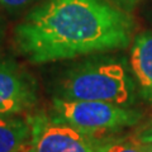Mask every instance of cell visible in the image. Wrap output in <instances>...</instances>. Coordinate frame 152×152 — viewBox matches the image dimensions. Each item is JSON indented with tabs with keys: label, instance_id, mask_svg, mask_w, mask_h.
Wrapping results in <instances>:
<instances>
[{
	"label": "cell",
	"instance_id": "4",
	"mask_svg": "<svg viewBox=\"0 0 152 152\" xmlns=\"http://www.w3.org/2000/svg\"><path fill=\"white\" fill-rule=\"evenodd\" d=\"M31 138L24 152H102L112 137H95L79 131L57 117H28Z\"/></svg>",
	"mask_w": 152,
	"mask_h": 152
},
{
	"label": "cell",
	"instance_id": "5",
	"mask_svg": "<svg viewBox=\"0 0 152 152\" xmlns=\"http://www.w3.org/2000/svg\"><path fill=\"white\" fill-rule=\"evenodd\" d=\"M38 88L32 76L10 61H0V115H17L36 105Z\"/></svg>",
	"mask_w": 152,
	"mask_h": 152
},
{
	"label": "cell",
	"instance_id": "2",
	"mask_svg": "<svg viewBox=\"0 0 152 152\" xmlns=\"http://www.w3.org/2000/svg\"><path fill=\"white\" fill-rule=\"evenodd\" d=\"M55 98L128 107L134 99V84L122 60L96 56L72 66L61 77Z\"/></svg>",
	"mask_w": 152,
	"mask_h": 152
},
{
	"label": "cell",
	"instance_id": "8",
	"mask_svg": "<svg viewBox=\"0 0 152 152\" xmlns=\"http://www.w3.org/2000/svg\"><path fill=\"white\" fill-rule=\"evenodd\" d=\"M102 152H146V148L138 138H112Z\"/></svg>",
	"mask_w": 152,
	"mask_h": 152
},
{
	"label": "cell",
	"instance_id": "6",
	"mask_svg": "<svg viewBox=\"0 0 152 152\" xmlns=\"http://www.w3.org/2000/svg\"><path fill=\"white\" fill-rule=\"evenodd\" d=\"M129 64L141 95L152 104V32L136 37L131 48Z\"/></svg>",
	"mask_w": 152,
	"mask_h": 152
},
{
	"label": "cell",
	"instance_id": "3",
	"mask_svg": "<svg viewBox=\"0 0 152 152\" xmlns=\"http://www.w3.org/2000/svg\"><path fill=\"white\" fill-rule=\"evenodd\" d=\"M52 108L58 119L95 137H109L110 133L137 124L142 117L136 109L105 102L53 98Z\"/></svg>",
	"mask_w": 152,
	"mask_h": 152
},
{
	"label": "cell",
	"instance_id": "9",
	"mask_svg": "<svg viewBox=\"0 0 152 152\" xmlns=\"http://www.w3.org/2000/svg\"><path fill=\"white\" fill-rule=\"evenodd\" d=\"M37 0H0V8L7 10H18L31 5Z\"/></svg>",
	"mask_w": 152,
	"mask_h": 152
},
{
	"label": "cell",
	"instance_id": "11",
	"mask_svg": "<svg viewBox=\"0 0 152 152\" xmlns=\"http://www.w3.org/2000/svg\"><path fill=\"white\" fill-rule=\"evenodd\" d=\"M138 140L141 142H152V126H150L145 132L141 133Z\"/></svg>",
	"mask_w": 152,
	"mask_h": 152
},
{
	"label": "cell",
	"instance_id": "1",
	"mask_svg": "<svg viewBox=\"0 0 152 152\" xmlns=\"http://www.w3.org/2000/svg\"><path fill=\"white\" fill-rule=\"evenodd\" d=\"M132 18L108 0H45L14 29V46L33 65L123 50Z\"/></svg>",
	"mask_w": 152,
	"mask_h": 152
},
{
	"label": "cell",
	"instance_id": "7",
	"mask_svg": "<svg viewBox=\"0 0 152 152\" xmlns=\"http://www.w3.org/2000/svg\"><path fill=\"white\" fill-rule=\"evenodd\" d=\"M31 138L29 121L18 115H0V152H24Z\"/></svg>",
	"mask_w": 152,
	"mask_h": 152
},
{
	"label": "cell",
	"instance_id": "12",
	"mask_svg": "<svg viewBox=\"0 0 152 152\" xmlns=\"http://www.w3.org/2000/svg\"><path fill=\"white\" fill-rule=\"evenodd\" d=\"M146 152H152V142H143Z\"/></svg>",
	"mask_w": 152,
	"mask_h": 152
},
{
	"label": "cell",
	"instance_id": "10",
	"mask_svg": "<svg viewBox=\"0 0 152 152\" xmlns=\"http://www.w3.org/2000/svg\"><path fill=\"white\" fill-rule=\"evenodd\" d=\"M109 3H112L113 5L123 9V10H131V9L136 5L140 0H108Z\"/></svg>",
	"mask_w": 152,
	"mask_h": 152
}]
</instances>
